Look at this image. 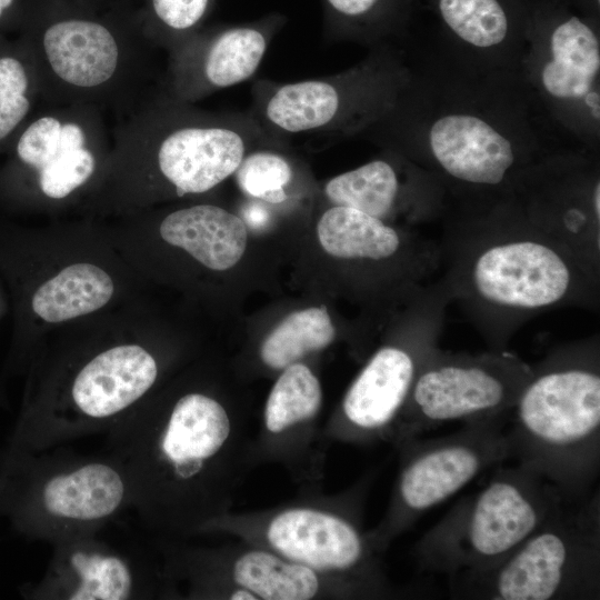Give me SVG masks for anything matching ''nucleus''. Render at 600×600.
Segmentation results:
<instances>
[{"label": "nucleus", "mask_w": 600, "mask_h": 600, "mask_svg": "<svg viewBox=\"0 0 600 600\" xmlns=\"http://www.w3.org/2000/svg\"><path fill=\"white\" fill-rule=\"evenodd\" d=\"M408 62L396 106L367 133L437 181L444 216L488 211L549 164L599 156L556 122L521 72Z\"/></svg>", "instance_id": "f257e3e1"}, {"label": "nucleus", "mask_w": 600, "mask_h": 600, "mask_svg": "<svg viewBox=\"0 0 600 600\" xmlns=\"http://www.w3.org/2000/svg\"><path fill=\"white\" fill-rule=\"evenodd\" d=\"M129 508L158 537L189 539L230 512L254 454L248 424L218 398L189 391L162 409H137L107 432Z\"/></svg>", "instance_id": "f03ea898"}, {"label": "nucleus", "mask_w": 600, "mask_h": 600, "mask_svg": "<svg viewBox=\"0 0 600 600\" xmlns=\"http://www.w3.org/2000/svg\"><path fill=\"white\" fill-rule=\"evenodd\" d=\"M439 281L489 350H508L530 320L556 309H599L600 272L530 227L503 202L441 221Z\"/></svg>", "instance_id": "7ed1b4c3"}, {"label": "nucleus", "mask_w": 600, "mask_h": 600, "mask_svg": "<svg viewBox=\"0 0 600 600\" xmlns=\"http://www.w3.org/2000/svg\"><path fill=\"white\" fill-rule=\"evenodd\" d=\"M531 366L509 414L512 458L568 497H584L600 466L599 337L558 346Z\"/></svg>", "instance_id": "20e7f679"}, {"label": "nucleus", "mask_w": 600, "mask_h": 600, "mask_svg": "<svg viewBox=\"0 0 600 600\" xmlns=\"http://www.w3.org/2000/svg\"><path fill=\"white\" fill-rule=\"evenodd\" d=\"M271 140L252 116L202 110L159 83L111 130L119 169L152 170L177 197L208 192L232 176L251 144Z\"/></svg>", "instance_id": "39448f33"}, {"label": "nucleus", "mask_w": 600, "mask_h": 600, "mask_svg": "<svg viewBox=\"0 0 600 600\" xmlns=\"http://www.w3.org/2000/svg\"><path fill=\"white\" fill-rule=\"evenodd\" d=\"M38 71L40 103L91 104L117 118L159 83L156 50L144 32L84 16L24 29Z\"/></svg>", "instance_id": "423d86ee"}, {"label": "nucleus", "mask_w": 600, "mask_h": 600, "mask_svg": "<svg viewBox=\"0 0 600 600\" xmlns=\"http://www.w3.org/2000/svg\"><path fill=\"white\" fill-rule=\"evenodd\" d=\"M121 468L103 457L4 452L0 517L19 533L52 546L101 531L129 508Z\"/></svg>", "instance_id": "0eeeda50"}, {"label": "nucleus", "mask_w": 600, "mask_h": 600, "mask_svg": "<svg viewBox=\"0 0 600 600\" xmlns=\"http://www.w3.org/2000/svg\"><path fill=\"white\" fill-rule=\"evenodd\" d=\"M568 499L521 464L498 466L479 491L461 499L422 536L414 548L417 562L450 579L491 569Z\"/></svg>", "instance_id": "6e6552de"}, {"label": "nucleus", "mask_w": 600, "mask_h": 600, "mask_svg": "<svg viewBox=\"0 0 600 600\" xmlns=\"http://www.w3.org/2000/svg\"><path fill=\"white\" fill-rule=\"evenodd\" d=\"M451 581L452 593L469 599H599V496L568 499L501 562Z\"/></svg>", "instance_id": "1a4fd4ad"}, {"label": "nucleus", "mask_w": 600, "mask_h": 600, "mask_svg": "<svg viewBox=\"0 0 600 600\" xmlns=\"http://www.w3.org/2000/svg\"><path fill=\"white\" fill-rule=\"evenodd\" d=\"M409 77L410 66L399 43L376 46L361 62L334 76L258 83L252 117L270 138L368 132L393 109Z\"/></svg>", "instance_id": "9d476101"}, {"label": "nucleus", "mask_w": 600, "mask_h": 600, "mask_svg": "<svg viewBox=\"0 0 600 600\" xmlns=\"http://www.w3.org/2000/svg\"><path fill=\"white\" fill-rule=\"evenodd\" d=\"M359 504H293L264 512H228L203 534H230L348 584L358 599L383 598L392 587L381 553L361 524Z\"/></svg>", "instance_id": "9b49d317"}, {"label": "nucleus", "mask_w": 600, "mask_h": 600, "mask_svg": "<svg viewBox=\"0 0 600 600\" xmlns=\"http://www.w3.org/2000/svg\"><path fill=\"white\" fill-rule=\"evenodd\" d=\"M523 79L556 122L599 153L600 18L569 0H528Z\"/></svg>", "instance_id": "f8f14e48"}, {"label": "nucleus", "mask_w": 600, "mask_h": 600, "mask_svg": "<svg viewBox=\"0 0 600 600\" xmlns=\"http://www.w3.org/2000/svg\"><path fill=\"white\" fill-rule=\"evenodd\" d=\"M528 18V0H413L400 44L412 60L464 72H521Z\"/></svg>", "instance_id": "ddd939ff"}, {"label": "nucleus", "mask_w": 600, "mask_h": 600, "mask_svg": "<svg viewBox=\"0 0 600 600\" xmlns=\"http://www.w3.org/2000/svg\"><path fill=\"white\" fill-rule=\"evenodd\" d=\"M531 374L532 366L508 350L438 347L421 367L389 440L399 446L444 423L507 414Z\"/></svg>", "instance_id": "4468645a"}, {"label": "nucleus", "mask_w": 600, "mask_h": 600, "mask_svg": "<svg viewBox=\"0 0 600 600\" xmlns=\"http://www.w3.org/2000/svg\"><path fill=\"white\" fill-rule=\"evenodd\" d=\"M509 413L464 423L459 431L400 443L401 466L388 511L369 531L377 549L408 530L423 513L454 496L483 471L512 458Z\"/></svg>", "instance_id": "2eb2a0df"}, {"label": "nucleus", "mask_w": 600, "mask_h": 600, "mask_svg": "<svg viewBox=\"0 0 600 600\" xmlns=\"http://www.w3.org/2000/svg\"><path fill=\"white\" fill-rule=\"evenodd\" d=\"M161 547L172 592L182 588L191 599H358L342 581L243 541L208 547L163 538Z\"/></svg>", "instance_id": "dca6fc26"}, {"label": "nucleus", "mask_w": 600, "mask_h": 600, "mask_svg": "<svg viewBox=\"0 0 600 600\" xmlns=\"http://www.w3.org/2000/svg\"><path fill=\"white\" fill-rule=\"evenodd\" d=\"M448 294L437 279L412 301L404 314L402 339L380 347L347 390L340 422L333 424L343 440H389L414 380L439 347Z\"/></svg>", "instance_id": "f3484780"}, {"label": "nucleus", "mask_w": 600, "mask_h": 600, "mask_svg": "<svg viewBox=\"0 0 600 600\" xmlns=\"http://www.w3.org/2000/svg\"><path fill=\"white\" fill-rule=\"evenodd\" d=\"M111 130L91 104L40 103L6 150L30 172L39 193L61 201L86 187L109 159Z\"/></svg>", "instance_id": "a211bd4d"}, {"label": "nucleus", "mask_w": 600, "mask_h": 600, "mask_svg": "<svg viewBox=\"0 0 600 600\" xmlns=\"http://www.w3.org/2000/svg\"><path fill=\"white\" fill-rule=\"evenodd\" d=\"M99 532L53 546L40 582L29 596L59 600H131L171 594L160 546L120 547Z\"/></svg>", "instance_id": "6ab92c4d"}, {"label": "nucleus", "mask_w": 600, "mask_h": 600, "mask_svg": "<svg viewBox=\"0 0 600 600\" xmlns=\"http://www.w3.org/2000/svg\"><path fill=\"white\" fill-rule=\"evenodd\" d=\"M506 202L534 230L600 272L599 156L556 161Z\"/></svg>", "instance_id": "aec40b11"}, {"label": "nucleus", "mask_w": 600, "mask_h": 600, "mask_svg": "<svg viewBox=\"0 0 600 600\" xmlns=\"http://www.w3.org/2000/svg\"><path fill=\"white\" fill-rule=\"evenodd\" d=\"M386 150V156L331 178L323 188L329 202L388 223L400 213L412 223L441 222L447 212L441 187L401 154Z\"/></svg>", "instance_id": "412c9836"}, {"label": "nucleus", "mask_w": 600, "mask_h": 600, "mask_svg": "<svg viewBox=\"0 0 600 600\" xmlns=\"http://www.w3.org/2000/svg\"><path fill=\"white\" fill-rule=\"evenodd\" d=\"M267 34L252 27H237L212 36H190L167 52L159 86L170 98L197 101L251 78L264 58Z\"/></svg>", "instance_id": "4be33fe9"}, {"label": "nucleus", "mask_w": 600, "mask_h": 600, "mask_svg": "<svg viewBox=\"0 0 600 600\" xmlns=\"http://www.w3.org/2000/svg\"><path fill=\"white\" fill-rule=\"evenodd\" d=\"M317 234L327 253L344 261L389 260L439 246L438 239L402 232L391 223L342 206H331L321 214Z\"/></svg>", "instance_id": "5701e85b"}, {"label": "nucleus", "mask_w": 600, "mask_h": 600, "mask_svg": "<svg viewBox=\"0 0 600 600\" xmlns=\"http://www.w3.org/2000/svg\"><path fill=\"white\" fill-rule=\"evenodd\" d=\"M159 231L166 242L182 248L201 264L216 271L234 267L248 243L243 220L209 203L170 212L161 221Z\"/></svg>", "instance_id": "b1692460"}, {"label": "nucleus", "mask_w": 600, "mask_h": 600, "mask_svg": "<svg viewBox=\"0 0 600 600\" xmlns=\"http://www.w3.org/2000/svg\"><path fill=\"white\" fill-rule=\"evenodd\" d=\"M322 403L320 381L311 369L296 362L282 369L272 386L264 410L261 448L271 452L288 449L309 436Z\"/></svg>", "instance_id": "393cba45"}, {"label": "nucleus", "mask_w": 600, "mask_h": 600, "mask_svg": "<svg viewBox=\"0 0 600 600\" xmlns=\"http://www.w3.org/2000/svg\"><path fill=\"white\" fill-rule=\"evenodd\" d=\"M112 293L108 273L91 263H76L44 282L31 304L44 321L61 322L100 309Z\"/></svg>", "instance_id": "a878e982"}, {"label": "nucleus", "mask_w": 600, "mask_h": 600, "mask_svg": "<svg viewBox=\"0 0 600 600\" xmlns=\"http://www.w3.org/2000/svg\"><path fill=\"white\" fill-rule=\"evenodd\" d=\"M40 104V82L22 37L0 32V150H6Z\"/></svg>", "instance_id": "bb28decb"}, {"label": "nucleus", "mask_w": 600, "mask_h": 600, "mask_svg": "<svg viewBox=\"0 0 600 600\" xmlns=\"http://www.w3.org/2000/svg\"><path fill=\"white\" fill-rule=\"evenodd\" d=\"M334 338L336 329L324 308L298 310L267 336L260 347V358L267 367L282 370L309 353L327 348Z\"/></svg>", "instance_id": "cd10ccee"}, {"label": "nucleus", "mask_w": 600, "mask_h": 600, "mask_svg": "<svg viewBox=\"0 0 600 600\" xmlns=\"http://www.w3.org/2000/svg\"><path fill=\"white\" fill-rule=\"evenodd\" d=\"M330 7L354 26L359 39L376 46L399 43L410 23L413 0H327Z\"/></svg>", "instance_id": "c85d7f7f"}, {"label": "nucleus", "mask_w": 600, "mask_h": 600, "mask_svg": "<svg viewBox=\"0 0 600 600\" xmlns=\"http://www.w3.org/2000/svg\"><path fill=\"white\" fill-rule=\"evenodd\" d=\"M233 174L241 191L258 200L280 204L289 198L286 188L293 170L289 160L274 150L251 149Z\"/></svg>", "instance_id": "c756f323"}, {"label": "nucleus", "mask_w": 600, "mask_h": 600, "mask_svg": "<svg viewBox=\"0 0 600 600\" xmlns=\"http://www.w3.org/2000/svg\"><path fill=\"white\" fill-rule=\"evenodd\" d=\"M210 0H150L154 21L160 26L152 39L157 49L169 52L192 36Z\"/></svg>", "instance_id": "7c9ffc66"}, {"label": "nucleus", "mask_w": 600, "mask_h": 600, "mask_svg": "<svg viewBox=\"0 0 600 600\" xmlns=\"http://www.w3.org/2000/svg\"><path fill=\"white\" fill-rule=\"evenodd\" d=\"M17 0H0V26L6 27L8 18L14 12Z\"/></svg>", "instance_id": "2f4dec72"}, {"label": "nucleus", "mask_w": 600, "mask_h": 600, "mask_svg": "<svg viewBox=\"0 0 600 600\" xmlns=\"http://www.w3.org/2000/svg\"><path fill=\"white\" fill-rule=\"evenodd\" d=\"M6 443H7V441L3 444H0V467H1L3 452H4V449H6Z\"/></svg>", "instance_id": "473e14b6"}]
</instances>
